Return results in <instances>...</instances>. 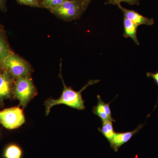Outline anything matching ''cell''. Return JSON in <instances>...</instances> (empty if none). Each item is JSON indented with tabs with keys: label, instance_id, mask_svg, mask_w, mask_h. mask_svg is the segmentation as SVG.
Here are the masks:
<instances>
[{
	"label": "cell",
	"instance_id": "17",
	"mask_svg": "<svg viewBox=\"0 0 158 158\" xmlns=\"http://www.w3.org/2000/svg\"><path fill=\"white\" fill-rule=\"evenodd\" d=\"M146 76L148 77L152 78L155 81L156 84L158 86V72H157L155 73L148 72L146 73Z\"/></svg>",
	"mask_w": 158,
	"mask_h": 158
},
{
	"label": "cell",
	"instance_id": "8",
	"mask_svg": "<svg viewBox=\"0 0 158 158\" xmlns=\"http://www.w3.org/2000/svg\"><path fill=\"white\" fill-rule=\"evenodd\" d=\"M117 6L122 11L124 17L130 20L131 21L138 26L142 25L151 26L154 23V20L152 18L145 17L134 10L126 9L123 7L121 4H119Z\"/></svg>",
	"mask_w": 158,
	"mask_h": 158
},
{
	"label": "cell",
	"instance_id": "2",
	"mask_svg": "<svg viewBox=\"0 0 158 158\" xmlns=\"http://www.w3.org/2000/svg\"><path fill=\"white\" fill-rule=\"evenodd\" d=\"M13 93L19 101V106L24 109L27 104L37 94V91L30 76L15 79Z\"/></svg>",
	"mask_w": 158,
	"mask_h": 158
},
{
	"label": "cell",
	"instance_id": "1",
	"mask_svg": "<svg viewBox=\"0 0 158 158\" xmlns=\"http://www.w3.org/2000/svg\"><path fill=\"white\" fill-rule=\"evenodd\" d=\"M60 77L63 85V90L62 94L59 99H53L49 98L45 102L46 114L48 116L50 112L51 108L57 105L64 104L69 107L79 110H85V101L82 96V91L89 86L97 84L100 82L99 80H90L84 87L79 91L73 90L71 87H68L65 85L62 79L61 73Z\"/></svg>",
	"mask_w": 158,
	"mask_h": 158
},
{
	"label": "cell",
	"instance_id": "15",
	"mask_svg": "<svg viewBox=\"0 0 158 158\" xmlns=\"http://www.w3.org/2000/svg\"><path fill=\"white\" fill-rule=\"evenodd\" d=\"M122 2H125L131 5H139V0H107L106 4L118 5Z\"/></svg>",
	"mask_w": 158,
	"mask_h": 158
},
{
	"label": "cell",
	"instance_id": "5",
	"mask_svg": "<svg viewBox=\"0 0 158 158\" xmlns=\"http://www.w3.org/2000/svg\"><path fill=\"white\" fill-rule=\"evenodd\" d=\"M25 122L23 110L19 107L6 109L0 111V123L6 128L15 129Z\"/></svg>",
	"mask_w": 158,
	"mask_h": 158
},
{
	"label": "cell",
	"instance_id": "19",
	"mask_svg": "<svg viewBox=\"0 0 158 158\" xmlns=\"http://www.w3.org/2000/svg\"><path fill=\"white\" fill-rule=\"evenodd\" d=\"M91 1L92 0H83V3H82V7H83L84 11H85L87 9L88 6H89Z\"/></svg>",
	"mask_w": 158,
	"mask_h": 158
},
{
	"label": "cell",
	"instance_id": "3",
	"mask_svg": "<svg viewBox=\"0 0 158 158\" xmlns=\"http://www.w3.org/2000/svg\"><path fill=\"white\" fill-rule=\"evenodd\" d=\"M0 68L8 71L15 79L30 76L32 71L27 62L12 52L0 64Z\"/></svg>",
	"mask_w": 158,
	"mask_h": 158
},
{
	"label": "cell",
	"instance_id": "14",
	"mask_svg": "<svg viewBox=\"0 0 158 158\" xmlns=\"http://www.w3.org/2000/svg\"><path fill=\"white\" fill-rule=\"evenodd\" d=\"M66 0H40V7L49 10L61 5Z\"/></svg>",
	"mask_w": 158,
	"mask_h": 158
},
{
	"label": "cell",
	"instance_id": "13",
	"mask_svg": "<svg viewBox=\"0 0 158 158\" xmlns=\"http://www.w3.org/2000/svg\"><path fill=\"white\" fill-rule=\"evenodd\" d=\"M98 131L102 134L110 143L112 142L116 133L113 127V122L112 121L102 122V127L98 128Z\"/></svg>",
	"mask_w": 158,
	"mask_h": 158
},
{
	"label": "cell",
	"instance_id": "20",
	"mask_svg": "<svg viewBox=\"0 0 158 158\" xmlns=\"http://www.w3.org/2000/svg\"><path fill=\"white\" fill-rule=\"evenodd\" d=\"M72 1H76V2H78L81 3L82 4L83 3V0H72Z\"/></svg>",
	"mask_w": 158,
	"mask_h": 158
},
{
	"label": "cell",
	"instance_id": "4",
	"mask_svg": "<svg viewBox=\"0 0 158 158\" xmlns=\"http://www.w3.org/2000/svg\"><path fill=\"white\" fill-rule=\"evenodd\" d=\"M49 11L57 17L66 21L77 19L85 11L82 4L72 0H66Z\"/></svg>",
	"mask_w": 158,
	"mask_h": 158
},
{
	"label": "cell",
	"instance_id": "10",
	"mask_svg": "<svg viewBox=\"0 0 158 158\" xmlns=\"http://www.w3.org/2000/svg\"><path fill=\"white\" fill-rule=\"evenodd\" d=\"M11 52L6 31L3 26L0 24V64Z\"/></svg>",
	"mask_w": 158,
	"mask_h": 158
},
{
	"label": "cell",
	"instance_id": "18",
	"mask_svg": "<svg viewBox=\"0 0 158 158\" xmlns=\"http://www.w3.org/2000/svg\"><path fill=\"white\" fill-rule=\"evenodd\" d=\"M7 0H0V10L3 12L7 11V6H6Z\"/></svg>",
	"mask_w": 158,
	"mask_h": 158
},
{
	"label": "cell",
	"instance_id": "9",
	"mask_svg": "<svg viewBox=\"0 0 158 158\" xmlns=\"http://www.w3.org/2000/svg\"><path fill=\"white\" fill-rule=\"evenodd\" d=\"M143 126L144 124H140L136 129L131 131L122 133L116 132L112 142L110 143V147L114 150V151H118V148L122 145L129 141L133 136L136 135L141 129Z\"/></svg>",
	"mask_w": 158,
	"mask_h": 158
},
{
	"label": "cell",
	"instance_id": "11",
	"mask_svg": "<svg viewBox=\"0 0 158 158\" xmlns=\"http://www.w3.org/2000/svg\"><path fill=\"white\" fill-rule=\"evenodd\" d=\"M123 22L124 27L123 37L125 38L130 37L137 45H139L140 44L137 37V30L138 26L124 16Z\"/></svg>",
	"mask_w": 158,
	"mask_h": 158
},
{
	"label": "cell",
	"instance_id": "7",
	"mask_svg": "<svg viewBox=\"0 0 158 158\" xmlns=\"http://www.w3.org/2000/svg\"><path fill=\"white\" fill-rule=\"evenodd\" d=\"M97 105L93 108L94 114L98 116L101 119L102 122L106 121L116 122L112 117V112L110 107V103L105 102L102 100L100 95H97Z\"/></svg>",
	"mask_w": 158,
	"mask_h": 158
},
{
	"label": "cell",
	"instance_id": "6",
	"mask_svg": "<svg viewBox=\"0 0 158 158\" xmlns=\"http://www.w3.org/2000/svg\"><path fill=\"white\" fill-rule=\"evenodd\" d=\"M13 78L7 71L0 72V104L5 99L11 98L13 94Z\"/></svg>",
	"mask_w": 158,
	"mask_h": 158
},
{
	"label": "cell",
	"instance_id": "12",
	"mask_svg": "<svg viewBox=\"0 0 158 158\" xmlns=\"http://www.w3.org/2000/svg\"><path fill=\"white\" fill-rule=\"evenodd\" d=\"M23 150L19 146L15 144H9L4 150V158H22Z\"/></svg>",
	"mask_w": 158,
	"mask_h": 158
},
{
	"label": "cell",
	"instance_id": "16",
	"mask_svg": "<svg viewBox=\"0 0 158 158\" xmlns=\"http://www.w3.org/2000/svg\"><path fill=\"white\" fill-rule=\"evenodd\" d=\"M19 4L31 7L41 8L40 0H16Z\"/></svg>",
	"mask_w": 158,
	"mask_h": 158
}]
</instances>
